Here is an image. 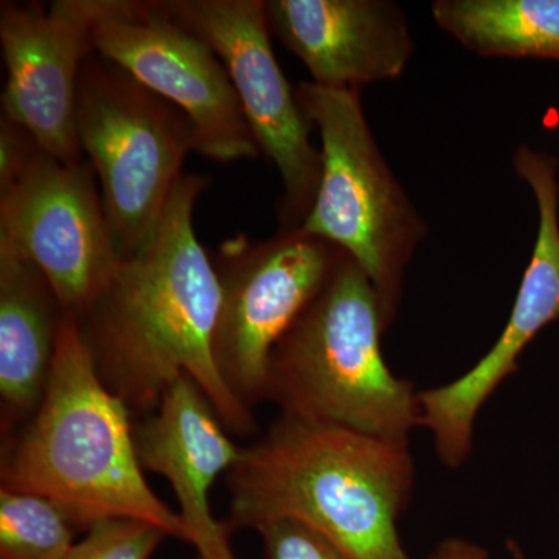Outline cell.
<instances>
[{"label": "cell", "mask_w": 559, "mask_h": 559, "mask_svg": "<svg viewBox=\"0 0 559 559\" xmlns=\"http://www.w3.org/2000/svg\"><path fill=\"white\" fill-rule=\"evenodd\" d=\"M296 97L322 140L318 198L300 227L359 264L377 290L389 329L404 274L428 227L371 134L360 90L301 81Z\"/></svg>", "instance_id": "obj_5"}, {"label": "cell", "mask_w": 559, "mask_h": 559, "mask_svg": "<svg viewBox=\"0 0 559 559\" xmlns=\"http://www.w3.org/2000/svg\"><path fill=\"white\" fill-rule=\"evenodd\" d=\"M165 536L148 522L114 518L87 528L64 559H150Z\"/></svg>", "instance_id": "obj_18"}, {"label": "cell", "mask_w": 559, "mask_h": 559, "mask_svg": "<svg viewBox=\"0 0 559 559\" xmlns=\"http://www.w3.org/2000/svg\"><path fill=\"white\" fill-rule=\"evenodd\" d=\"M429 559H489V555L479 544L462 538H448L441 540Z\"/></svg>", "instance_id": "obj_21"}, {"label": "cell", "mask_w": 559, "mask_h": 559, "mask_svg": "<svg viewBox=\"0 0 559 559\" xmlns=\"http://www.w3.org/2000/svg\"><path fill=\"white\" fill-rule=\"evenodd\" d=\"M73 525L49 499L0 488V559H64Z\"/></svg>", "instance_id": "obj_17"}, {"label": "cell", "mask_w": 559, "mask_h": 559, "mask_svg": "<svg viewBox=\"0 0 559 559\" xmlns=\"http://www.w3.org/2000/svg\"><path fill=\"white\" fill-rule=\"evenodd\" d=\"M212 47L229 73L253 139L282 178L280 227H300L322 179L311 121L275 60L264 0H157Z\"/></svg>", "instance_id": "obj_9"}, {"label": "cell", "mask_w": 559, "mask_h": 559, "mask_svg": "<svg viewBox=\"0 0 559 559\" xmlns=\"http://www.w3.org/2000/svg\"><path fill=\"white\" fill-rule=\"evenodd\" d=\"M35 139L24 128L7 117L0 119V189L9 186L24 170L35 151Z\"/></svg>", "instance_id": "obj_20"}, {"label": "cell", "mask_w": 559, "mask_h": 559, "mask_svg": "<svg viewBox=\"0 0 559 559\" xmlns=\"http://www.w3.org/2000/svg\"><path fill=\"white\" fill-rule=\"evenodd\" d=\"M409 440L283 415L227 473L229 530L289 518L345 559H412L399 533L414 489Z\"/></svg>", "instance_id": "obj_2"}, {"label": "cell", "mask_w": 559, "mask_h": 559, "mask_svg": "<svg viewBox=\"0 0 559 559\" xmlns=\"http://www.w3.org/2000/svg\"><path fill=\"white\" fill-rule=\"evenodd\" d=\"M266 14L271 33L320 86L399 79L414 55L409 22L392 0H270Z\"/></svg>", "instance_id": "obj_13"}, {"label": "cell", "mask_w": 559, "mask_h": 559, "mask_svg": "<svg viewBox=\"0 0 559 559\" xmlns=\"http://www.w3.org/2000/svg\"><path fill=\"white\" fill-rule=\"evenodd\" d=\"M76 135L100 182L121 260L150 240L182 178L194 131L182 110L98 53L83 62Z\"/></svg>", "instance_id": "obj_6"}, {"label": "cell", "mask_w": 559, "mask_h": 559, "mask_svg": "<svg viewBox=\"0 0 559 559\" xmlns=\"http://www.w3.org/2000/svg\"><path fill=\"white\" fill-rule=\"evenodd\" d=\"M342 252L301 227H280L270 240L230 238L213 257L221 283L213 356L249 409L267 400L272 353L325 288Z\"/></svg>", "instance_id": "obj_7"}, {"label": "cell", "mask_w": 559, "mask_h": 559, "mask_svg": "<svg viewBox=\"0 0 559 559\" xmlns=\"http://www.w3.org/2000/svg\"><path fill=\"white\" fill-rule=\"evenodd\" d=\"M95 53L186 114L194 151L221 164L255 159L260 148L216 51L157 0H86Z\"/></svg>", "instance_id": "obj_8"}, {"label": "cell", "mask_w": 559, "mask_h": 559, "mask_svg": "<svg viewBox=\"0 0 559 559\" xmlns=\"http://www.w3.org/2000/svg\"><path fill=\"white\" fill-rule=\"evenodd\" d=\"M200 559H212V558H207V557H200Z\"/></svg>", "instance_id": "obj_22"}, {"label": "cell", "mask_w": 559, "mask_h": 559, "mask_svg": "<svg viewBox=\"0 0 559 559\" xmlns=\"http://www.w3.org/2000/svg\"><path fill=\"white\" fill-rule=\"evenodd\" d=\"M430 11L480 57L559 61V0H437Z\"/></svg>", "instance_id": "obj_16"}, {"label": "cell", "mask_w": 559, "mask_h": 559, "mask_svg": "<svg viewBox=\"0 0 559 559\" xmlns=\"http://www.w3.org/2000/svg\"><path fill=\"white\" fill-rule=\"evenodd\" d=\"M209 178L183 175L146 245L121 260L109 285L73 319L106 388L131 414L148 415L183 374L200 385L227 432L250 436L252 409L216 369L221 283L193 226Z\"/></svg>", "instance_id": "obj_1"}, {"label": "cell", "mask_w": 559, "mask_h": 559, "mask_svg": "<svg viewBox=\"0 0 559 559\" xmlns=\"http://www.w3.org/2000/svg\"><path fill=\"white\" fill-rule=\"evenodd\" d=\"M68 318L31 257L0 235V401L2 430L27 425L43 403Z\"/></svg>", "instance_id": "obj_15"}, {"label": "cell", "mask_w": 559, "mask_h": 559, "mask_svg": "<svg viewBox=\"0 0 559 559\" xmlns=\"http://www.w3.org/2000/svg\"><path fill=\"white\" fill-rule=\"evenodd\" d=\"M0 43L7 66L2 116L24 128L64 164L84 159L76 135V91L94 53L86 0L0 3Z\"/></svg>", "instance_id": "obj_12"}, {"label": "cell", "mask_w": 559, "mask_h": 559, "mask_svg": "<svg viewBox=\"0 0 559 559\" xmlns=\"http://www.w3.org/2000/svg\"><path fill=\"white\" fill-rule=\"evenodd\" d=\"M388 330L366 272L342 252L325 288L272 353L267 400L283 415L409 440L418 392L382 353Z\"/></svg>", "instance_id": "obj_4"}, {"label": "cell", "mask_w": 559, "mask_h": 559, "mask_svg": "<svg viewBox=\"0 0 559 559\" xmlns=\"http://www.w3.org/2000/svg\"><path fill=\"white\" fill-rule=\"evenodd\" d=\"M514 170L530 187L538 205L535 250L506 329L465 374L440 388L418 392L421 428L448 459L473 452L474 423L503 381L520 369V358L540 330L559 319V182L558 159L551 154L520 146Z\"/></svg>", "instance_id": "obj_11"}, {"label": "cell", "mask_w": 559, "mask_h": 559, "mask_svg": "<svg viewBox=\"0 0 559 559\" xmlns=\"http://www.w3.org/2000/svg\"><path fill=\"white\" fill-rule=\"evenodd\" d=\"M134 443L143 471L170 481L200 557L235 559L229 527L210 510V489L237 465L242 450L189 374L180 377L156 411L134 426Z\"/></svg>", "instance_id": "obj_14"}, {"label": "cell", "mask_w": 559, "mask_h": 559, "mask_svg": "<svg viewBox=\"0 0 559 559\" xmlns=\"http://www.w3.org/2000/svg\"><path fill=\"white\" fill-rule=\"evenodd\" d=\"M0 235L31 257L72 319L97 300L121 261L91 162L64 164L40 146L0 189Z\"/></svg>", "instance_id": "obj_10"}, {"label": "cell", "mask_w": 559, "mask_h": 559, "mask_svg": "<svg viewBox=\"0 0 559 559\" xmlns=\"http://www.w3.org/2000/svg\"><path fill=\"white\" fill-rule=\"evenodd\" d=\"M255 530L263 538L264 559H345L330 539L297 520L280 518Z\"/></svg>", "instance_id": "obj_19"}, {"label": "cell", "mask_w": 559, "mask_h": 559, "mask_svg": "<svg viewBox=\"0 0 559 559\" xmlns=\"http://www.w3.org/2000/svg\"><path fill=\"white\" fill-rule=\"evenodd\" d=\"M131 417L98 377L68 316L43 403L3 455L2 488L49 499L73 527L138 520L193 546L182 516L157 498L143 476Z\"/></svg>", "instance_id": "obj_3"}]
</instances>
